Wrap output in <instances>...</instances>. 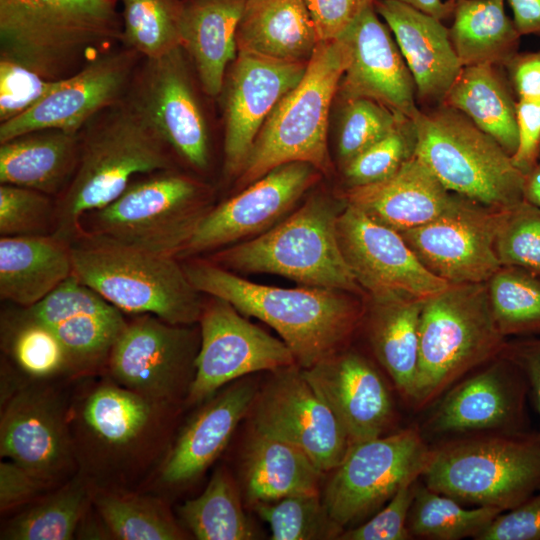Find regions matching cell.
<instances>
[{"label":"cell","instance_id":"6da1fadb","mask_svg":"<svg viewBox=\"0 0 540 540\" xmlns=\"http://www.w3.org/2000/svg\"><path fill=\"white\" fill-rule=\"evenodd\" d=\"M80 379L69 413L77 473L94 490H142L172 444L180 405L133 392L106 373Z\"/></svg>","mask_w":540,"mask_h":540},{"label":"cell","instance_id":"7a4b0ae2","mask_svg":"<svg viewBox=\"0 0 540 540\" xmlns=\"http://www.w3.org/2000/svg\"><path fill=\"white\" fill-rule=\"evenodd\" d=\"M182 265L201 294L223 299L244 316L273 328L301 369L347 348L363 324L366 300L361 295L320 287L262 285L210 260L193 259Z\"/></svg>","mask_w":540,"mask_h":540},{"label":"cell","instance_id":"3957f363","mask_svg":"<svg viewBox=\"0 0 540 540\" xmlns=\"http://www.w3.org/2000/svg\"><path fill=\"white\" fill-rule=\"evenodd\" d=\"M75 174L55 198L54 235L69 242L81 218L115 200L138 175L174 168L173 151L126 96L79 132Z\"/></svg>","mask_w":540,"mask_h":540},{"label":"cell","instance_id":"277c9868","mask_svg":"<svg viewBox=\"0 0 540 540\" xmlns=\"http://www.w3.org/2000/svg\"><path fill=\"white\" fill-rule=\"evenodd\" d=\"M119 0H0V56L50 80L121 46Z\"/></svg>","mask_w":540,"mask_h":540},{"label":"cell","instance_id":"5b68a950","mask_svg":"<svg viewBox=\"0 0 540 540\" xmlns=\"http://www.w3.org/2000/svg\"><path fill=\"white\" fill-rule=\"evenodd\" d=\"M346 203L318 194L272 228L216 250L208 260L236 274L267 273L302 286L366 295L340 249L337 220Z\"/></svg>","mask_w":540,"mask_h":540},{"label":"cell","instance_id":"8992f818","mask_svg":"<svg viewBox=\"0 0 540 540\" xmlns=\"http://www.w3.org/2000/svg\"><path fill=\"white\" fill-rule=\"evenodd\" d=\"M70 244L72 275L121 312L152 314L177 325L199 322L201 293L176 257L84 231Z\"/></svg>","mask_w":540,"mask_h":540},{"label":"cell","instance_id":"52a82bcc","mask_svg":"<svg viewBox=\"0 0 540 540\" xmlns=\"http://www.w3.org/2000/svg\"><path fill=\"white\" fill-rule=\"evenodd\" d=\"M493 319L485 283L450 284L424 301L419 358L410 405L422 410L476 368L498 357L506 343Z\"/></svg>","mask_w":540,"mask_h":540},{"label":"cell","instance_id":"ba28073f","mask_svg":"<svg viewBox=\"0 0 540 540\" xmlns=\"http://www.w3.org/2000/svg\"><path fill=\"white\" fill-rule=\"evenodd\" d=\"M420 480L460 503L508 511L540 490V434L496 433L431 448Z\"/></svg>","mask_w":540,"mask_h":540},{"label":"cell","instance_id":"9c48e42d","mask_svg":"<svg viewBox=\"0 0 540 540\" xmlns=\"http://www.w3.org/2000/svg\"><path fill=\"white\" fill-rule=\"evenodd\" d=\"M348 62L349 51L343 40L318 43L302 79L278 102L262 126L238 176L240 186L246 187L291 162L309 163L323 173L330 170L329 117Z\"/></svg>","mask_w":540,"mask_h":540},{"label":"cell","instance_id":"30bf717a","mask_svg":"<svg viewBox=\"0 0 540 540\" xmlns=\"http://www.w3.org/2000/svg\"><path fill=\"white\" fill-rule=\"evenodd\" d=\"M211 202L206 184L175 168L158 170L136 176L115 200L84 215L80 232L177 257Z\"/></svg>","mask_w":540,"mask_h":540},{"label":"cell","instance_id":"8fae6325","mask_svg":"<svg viewBox=\"0 0 540 540\" xmlns=\"http://www.w3.org/2000/svg\"><path fill=\"white\" fill-rule=\"evenodd\" d=\"M416 156L452 193L493 207L523 199L524 175L490 135L460 111L441 104L419 109Z\"/></svg>","mask_w":540,"mask_h":540},{"label":"cell","instance_id":"7c38bea8","mask_svg":"<svg viewBox=\"0 0 540 540\" xmlns=\"http://www.w3.org/2000/svg\"><path fill=\"white\" fill-rule=\"evenodd\" d=\"M26 379L1 391L0 455L57 487L77 473L70 430L72 389Z\"/></svg>","mask_w":540,"mask_h":540},{"label":"cell","instance_id":"4fadbf2b","mask_svg":"<svg viewBox=\"0 0 540 540\" xmlns=\"http://www.w3.org/2000/svg\"><path fill=\"white\" fill-rule=\"evenodd\" d=\"M429 451L415 427L350 444L322 497L331 519L343 531L375 512L402 484L420 477Z\"/></svg>","mask_w":540,"mask_h":540},{"label":"cell","instance_id":"5bb4252c","mask_svg":"<svg viewBox=\"0 0 540 540\" xmlns=\"http://www.w3.org/2000/svg\"><path fill=\"white\" fill-rule=\"evenodd\" d=\"M137 315L115 342L105 372L117 384L176 405L186 401L195 376L200 329Z\"/></svg>","mask_w":540,"mask_h":540},{"label":"cell","instance_id":"9a60e30c","mask_svg":"<svg viewBox=\"0 0 540 540\" xmlns=\"http://www.w3.org/2000/svg\"><path fill=\"white\" fill-rule=\"evenodd\" d=\"M200 347L185 403L201 404L223 386L259 371L296 364L282 339L251 323L227 301L211 296L199 319Z\"/></svg>","mask_w":540,"mask_h":540},{"label":"cell","instance_id":"2e32d148","mask_svg":"<svg viewBox=\"0 0 540 540\" xmlns=\"http://www.w3.org/2000/svg\"><path fill=\"white\" fill-rule=\"evenodd\" d=\"M252 430L303 450L324 473L343 459L349 439L298 365L273 372L250 410Z\"/></svg>","mask_w":540,"mask_h":540},{"label":"cell","instance_id":"e0dca14e","mask_svg":"<svg viewBox=\"0 0 540 540\" xmlns=\"http://www.w3.org/2000/svg\"><path fill=\"white\" fill-rule=\"evenodd\" d=\"M343 257L368 298L427 300L450 283L431 273L401 234L346 204L337 220Z\"/></svg>","mask_w":540,"mask_h":540},{"label":"cell","instance_id":"ac0fdd59","mask_svg":"<svg viewBox=\"0 0 540 540\" xmlns=\"http://www.w3.org/2000/svg\"><path fill=\"white\" fill-rule=\"evenodd\" d=\"M127 97L174 155L197 171L208 168V125L182 47L158 58H143Z\"/></svg>","mask_w":540,"mask_h":540},{"label":"cell","instance_id":"d6986e66","mask_svg":"<svg viewBox=\"0 0 540 540\" xmlns=\"http://www.w3.org/2000/svg\"><path fill=\"white\" fill-rule=\"evenodd\" d=\"M499 211L457 195L433 221L399 233L435 276L450 284L485 283L501 267L494 247Z\"/></svg>","mask_w":540,"mask_h":540},{"label":"cell","instance_id":"ffe728a7","mask_svg":"<svg viewBox=\"0 0 540 540\" xmlns=\"http://www.w3.org/2000/svg\"><path fill=\"white\" fill-rule=\"evenodd\" d=\"M319 172L305 162L272 169L234 197L212 207L179 256L216 251L262 234L288 216L317 182Z\"/></svg>","mask_w":540,"mask_h":540},{"label":"cell","instance_id":"44dd1931","mask_svg":"<svg viewBox=\"0 0 540 540\" xmlns=\"http://www.w3.org/2000/svg\"><path fill=\"white\" fill-rule=\"evenodd\" d=\"M143 57L119 46L89 62L36 106L0 123V143L40 129L79 133L106 108L122 101Z\"/></svg>","mask_w":540,"mask_h":540},{"label":"cell","instance_id":"7402d4cb","mask_svg":"<svg viewBox=\"0 0 540 540\" xmlns=\"http://www.w3.org/2000/svg\"><path fill=\"white\" fill-rule=\"evenodd\" d=\"M528 391L523 372L499 355L456 382L434 403L424 431L432 435L522 433Z\"/></svg>","mask_w":540,"mask_h":540},{"label":"cell","instance_id":"603a6c76","mask_svg":"<svg viewBox=\"0 0 540 540\" xmlns=\"http://www.w3.org/2000/svg\"><path fill=\"white\" fill-rule=\"evenodd\" d=\"M58 338L73 379L101 374L125 328L123 312L71 275L22 313Z\"/></svg>","mask_w":540,"mask_h":540},{"label":"cell","instance_id":"cb8c5ba5","mask_svg":"<svg viewBox=\"0 0 540 540\" xmlns=\"http://www.w3.org/2000/svg\"><path fill=\"white\" fill-rule=\"evenodd\" d=\"M307 64L238 50L223 86L224 172L228 177L240 175L268 116L302 79Z\"/></svg>","mask_w":540,"mask_h":540},{"label":"cell","instance_id":"d4e9b609","mask_svg":"<svg viewBox=\"0 0 540 540\" xmlns=\"http://www.w3.org/2000/svg\"><path fill=\"white\" fill-rule=\"evenodd\" d=\"M302 371L350 444L392 430L397 417L392 393L377 367L362 354L347 347Z\"/></svg>","mask_w":540,"mask_h":540},{"label":"cell","instance_id":"484cf974","mask_svg":"<svg viewBox=\"0 0 540 540\" xmlns=\"http://www.w3.org/2000/svg\"><path fill=\"white\" fill-rule=\"evenodd\" d=\"M338 39L349 51L338 89L342 100L372 99L413 119L419 111L413 77L374 5L367 7Z\"/></svg>","mask_w":540,"mask_h":540},{"label":"cell","instance_id":"4316f807","mask_svg":"<svg viewBox=\"0 0 540 540\" xmlns=\"http://www.w3.org/2000/svg\"><path fill=\"white\" fill-rule=\"evenodd\" d=\"M259 387L239 380L215 393L181 429L158 469L142 489L157 495L180 489L216 461L241 420L250 412Z\"/></svg>","mask_w":540,"mask_h":540},{"label":"cell","instance_id":"83f0119b","mask_svg":"<svg viewBox=\"0 0 540 540\" xmlns=\"http://www.w3.org/2000/svg\"><path fill=\"white\" fill-rule=\"evenodd\" d=\"M374 7L388 25L413 77L419 109L443 104L463 66L442 21L395 0Z\"/></svg>","mask_w":540,"mask_h":540},{"label":"cell","instance_id":"f1b7e54d","mask_svg":"<svg viewBox=\"0 0 540 540\" xmlns=\"http://www.w3.org/2000/svg\"><path fill=\"white\" fill-rule=\"evenodd\" d=\"M341 197L376 222L402 232L439 217L457 194L447 190L415 155L390 178L346 188Z\"/></svg>","mask_w":540,"mask_h":540},{"label":"cell","instance_id":"f546056e","mask_svg":"<svg viewBox=\"0 0 540 540\" xmlns=\"http://www.w3.org/2000/svg\"><path fill=\"white\" fill-rule=\"evenodd\" d=\"M73 273L71 244L54 234L1 236L0 297L29 308Z\"/></svg>","mask_w":540,"mask_h":540},{"label":"cell","instance_id":"4dcf8cb0","mask_svg":"<svg viewBox=\"0 0 540 540\" xmlns=\"http://www.w3.org/2000/svg\"><path fill=\"white\" fill-rule=\"evenodd\" d=\"M246 0H183L181 47L190 56L202 90L218 96L237 56V27Z\"/></svg>","mask_w":540,"mask_h":540},{"label":"cell","instance_id":"1f68e13d","mask_svg":"<svg viewBox=\"0 0 540 540\" xmlns=\"http://www.w3.org/2000/svg\"><path fill=\"white\" fill-rule=\"evenodd\" d=\"M79 153V133L40 129L21 134L0 143V183L56 198L73 178Z\"/></svg>","mask_w":540,"mask_h":540},{"label":"cell","instance_id":"d6a6232c","mask_svg":"<svg viewBox=\"0 0 540 540\" xmlns=\"http://www.w3.org/2000/svg\"><path fill=\"white\" fill-rule=\"evenodd\" d=\"M241 461V488L246 502L274 501L319 492L323 472L297 446L252 430Z\"/></svg>","mask_w":540,"mask_h":540},{"label":"cell","instance_id":"836d02e7","mask_svg":"<svg viewBox=\"0 0 540 540\" xmlns=\"http://www.w3.org/2000/svg\"><path fill=\"white\" fill-rule=\"evenodd\" d=\"M236 40L238 50L290 62H308L320 42L304 0H246Z\"/></svg>","mask_w":540,"mask_h":540},{"label":"cell","instance_id":"e575fe53","mask_svg":"<svg viewBox=\"0 0 540 540\" xmlns=\"http://www.w3.org/2000/svg\"><path fill=\"white\" fill-rule=\"evenodd\" d=\"M425 300L368 298L363 323L372 351L409 405L419 358V323Z\"/></svg>","mask_w":540,"mask_h":540},{"label":"cell","instance_id":"d590c367","mask_svg":"<svg viewBox=\"0 0 540 540\" xmlns=\"http://www.w3.org/2000/svg\"><path fill=\"white\" fill-rule=\"evenodd\" d=\"M517 98L503 67L464 66L443 104L467 116L512 156L518 146Z\"/></svg>","mask_w":540,"mask_h":540},{"label":"cell","instance_id":"8d00e7d4","mask_svg":"<svg viewBox=\"0 0 540 540\" xmlns=\"http://www.w3.org/2000/svg\"><path fill=\"white\" fill-rule=\"evenodd\" d=\"M449 36L464 66L505 67L519 52L521 34L505 11V0H455Z\"/></svg>","mask_w":540,"mask_h":540},{"label":"cell","instance_id":"74e56055","mask_svg":"<svg viewBox=\"0 0 540 540\" xmlns=\"http://www.w3.org/2000/svg\"><path fill=\"white\" fill-rule=\"evenodd\" d=\"M94 488L76 473L2 526V540H71L92 508Z\"/></svg>","mask_w":540,"mask_h":540},{"label":"cell","instance_id":"f35d334b","mask_svg":"<svg viewBox=\"0 0 540 540\" xmlns=\"http://www.w3.org/2000/svg\"><path fill=\"white\" fill-rule=\"evenodd\" d=\"M92 505L108 538L183 540L187 534L160 495L144 490L95 489Z\"/></svg>","mask_w":540,"mask_h":540},{"label":"cell","instance_id":"ab89813d","mask_svg":"<svg viewBox=\"0 0 540 540\" xmlns=\"http://www.w3.org/2000/svg\"><path fill=\"white\" fill-rule=\"evenodd\" d=\"M178 514L198 540H249L254 528L244 513L237 483L225 467L211 476L204 491L186 500Z\"/></svg>","mask_w":540,"mask_h":540},{"label":"cell","instance_id":"60d3db41","mask_svg":"<svg viewBox=\"0 0 540 540\" xmlns=\"http://www.w3.org/2000/svg\"><path fill=\"white\" fill-rule=\"evenodd\" d=\"M500 513L502 511L492 507L466 508L419 481L408 516V529L413 538L475 539Z\"/></svg>","mask_w":540,"mask_h":540},{"label":"cell","instance_id":"b9f144b4","mask_svg":"<svg viewBox=\"0 0 540 540\" xmlns=\"http://www.w3.org/2000/svg\"><path fill=\"white\" fill-rule=\"evenodd\" d=\"M491 313L503 336L540 334V276L501 266L486 282Z\"/></svg>","mask_w":540,"mask_h":540},{"label":"cell","instance_id":"7bdbcfd3","mask_svg":"<svg viewBox=\"0 0 540 540\" xmlns=\"http://www.w3.org/2000/svg\"><path fill=\"white\" fill-rule=\"evenodd\" d=\"M121 46L143 58H158L181 47L183 0H119Z\"/></svg>","mask_w":540,"mask_h":540},{"label":"cell","instance_id":"ee69618b","mask_svg":"<svg viewBox=\"0 0 540 540\" xmlns=\"http://www.w3.org/2000/svg\"><path fill=\"white\" fill-rule=\"evenodd\" d=\"M5 348L26 379H73L64 349L53 331L23 314L11 325Z\"/></svg>","mask_w":540,"mask_h":540},{"label":"cell","instance_id":"f6af8a7d","mask_svg":"<svg viewBox=\"0 0 540 540\" xmlns=\"http://www.w3.org/2000/svg\"><path fill=\"white\" fill-rule=\"evenodd\" d=\"M252 508L269 525L272 540L338 539L342 532L329 516L320 493L287 496Z\"/></svg>","mask_w":540,"mask_h":540},{"label":"cell","instance_id":"bcb514c9","mask_svg":"<svg viewBox=\"0 0 540 540\" xmlns=\"http://www.w3.org/2000/svg\"><path fill=\"white\" fill-rule=\"evenodd\" d=\"M495 252L501 266L540 276V207L522 199L499 211Z\"/></svg>","mask_w":540,"mask_h":540},{"label":"cell","instance_id":"7dc6e473","mask_svg":"<svg viewBox=\"0 0 540 540\" xmlns=\"http://www.w3.org/2000/svg\"><path fill=\"white\" fill-rule=\"evenodd\" d=\"M416 146L413 119L403 118L390 134L341 168L346 188L366 186L390 178L415 156Z\"/></svg>","mask_w":540,"mask_h":540},{"label":"cell","instance_id":"c3c4849f","mask_svg":"<svg viewBox=\"0 0 540 540\" xmlns=\"http://www.w3.org/2000/svg\"><path fill=\"white\" fill-rule=\"evenodd\" d=\"M403 118L372 99L343 100L337 131L340 167L390 134Z\"/></svg>","mask_w":540,"mask_h":540},{"label":"cell","instance_id":"681fc988","mask_svg":"<svg viewBox=\"0 0 540 540\" xmlns=\"http://www.w3.org/2000/svg\"><path fill=\"white\" fill-rule=\"evenodd\" d=\"M56 202L52 196L26 187L1 184V236H34L54 233Z\"/></svg>","mask_w":540,"mask_h":540},{"label":"cell","instance_id":"f907efd6","mask_svg":"<svg viewBox=\"0 0 540 540\" xmlns=\"http://www.w3.org/2000/svg\"><path fill=\"white\" fill-rule=\"evenodd\" d=\"M61 81L47 79L15 60L0 56V123L29 111Z\"/></svg>","mask_w":540,"mask_h":540},{"label":"cell","instance_id":"816d5d0a","mask_svg":"<svg viewBox=\"0 0 540 540\" xmlns=\"http://www.w3.org/2000/svg\"><path fill=\"white\" fill-rule=\"evenodd\" d=\"M420 480L406 481L390 498L387 504L368 521L341 532L342 540H408L412 535L408 529V516Z\"/></svg>","mask_w":540,"mask_h":540},{"label":"cell","instance_id":"f5cc1de1","mask_svg":"<svg viewBox=\"0 0 540 540\" xmlns=\"http://www.w3.org/2000/svg\"><path fill=\"white\" fill-rule=\"evenodd\" d=\"M476 540H540V490L500 513Z\"/></svg>","mask_w":540,"mask_h":540},{"label":"cell","instance_id":"db71d44e","mask_svg":"<svg viewBox=\"0 0 540 540\" xmlns=\"http://www.w3.org/2000/svg\"><path fill=\"white\" fill-rule=\"evenodd\" d=\"M376 0H304L315 24L319 41H332L348 29Z\"/></svg>","mask_w":540,"mask_h":540},{"label":"cell","instance_id":"11a10c76","mask_svg":"<svg viewBox=\"0 0 540 540\" xmlns=\"http://www.w3.org/2000/svg\"><path fill=\"white\" fill-rule=\"evenodd\" d=\"M55 487H51L22 466L10 461L0 464V511L22 509Z\"/></svg>","mask_w":540,"mask_h":540},{"label":"cell","instance_id":"9f6ffc18","mask_svg":"<svg viewBox=\"0 0 540 540\" xmlns=\"http://www.w3.org/2000/svg\"><path fill=\"white\" fill-rule=\"evenodd\" d=\"M518 146L511 156L514 166L523 174L539 162L540 98H520L516 102Z\"/></svg>","mask_w":540,"mask_h":540},{"label":"cell","instance_id":"6f0895ef","mask_svg":"<svg viewBox=\"0 0 540 540\" xmlns=\"http://www.w3.org/2000/svg\"><path fill=\"white\" fill-rule=\"evenodd\" d=\"M500 355L523 372L540 418V338L506 341Z\"/></svg>","mask_w":540,"mask_h":540},{"label":"cell","instance_id":"680465c9","mask_svg":"<svg viewBox=\"0 0 540 540\" xmlns=\"http://www.w3.org/2000/svg\"><path fill=\"white\" fill-rule=\"evenodd\" d=\"M504 69L517 99L540 98V50L518 52Z\"/></svg>","mask_w":540,"mask_h":540},{"label":"cell","instance_id":"91938a15","mask_svg":"<svg viewBox=\"0 0 540 540\" xmlns=\"http://www.w3.org/2000/svg\"><path fill=\"white\" fill-rule=\"evenodd\" d=\"M521 34L540 36V0H507Z\"/></svg>","mask_w":540,"mask_h":540},{"label":"cell","instance_id":"94428289","mask_svg":"<svg viewBox=\"0 0 540 540\" xmlns=\"http://www.w3.org/2000/svg\"><path fill=\"white\" fill-rule=\"evenodd\" d=\"M407 4L440 21L452 18L455 0H395Z\"/></svg>","mask_w":540,"mask_h":540},{"label":"cell","instance_id":"6125c7cd","mask_svg":"<svg viewBox=\"0 0 540 540\" xmlns=\"http://www.w3.org/2000/svg\"><path fill=\"white\" fill-rule=\"evenodd\" d=\"M523 199L540 207V161L524 175Z\"/></svg>","mask_w":540,"mask_h":540},{"label":"cell","instance_id":"be15d7a7","mask_svg":"<svg viewBox=\"0 0 540 540\" xmlns=\"http://www.w3.org/2000/svg\"><path fill=\"white\" fill-rule=\"evenodd\" d=\"M539 161H540V154H539Z\"/></svg>","mask_w":540,"mask_h":540}]
</instances>
